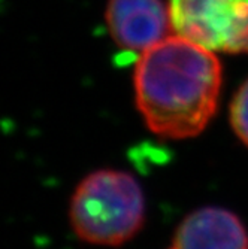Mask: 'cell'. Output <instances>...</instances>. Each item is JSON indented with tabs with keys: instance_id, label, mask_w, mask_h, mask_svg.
<instances>
[{
	"instance_id": "1",
	"label": "cell",
	"mask_w": 248,
	"mask_h": 249,
	"mask_svg": "<svg viewBox=\"0 0 248 249\" xmlns=\"http://www.w3.org/2000/svg\"><path fill=\"white\" fill-rule=\"evenodd\" d=\"M220 88L221 64L214 53L178 35L136 61V105L148 128L162 138L197 136L215 114Z\"/></svg>"
},
{
	"instance_id": "2",
	"label": "cell",
	"mask_w": 248,
	"mask_h": 249,
	"mask_svg": "<svg viewBox=\"0 0 248 249\" xmlns=\"http://www.w3.org/2000/svg\"><path fill=\"white\" fill-rule=\"evenodd\" d=\"M69 219L74 233L87 243L123 245L144 225L142 188L130 173L112 169L96 170L75 188Z\"/></svg>"
},
{
	"instance_id": "3",
	"label": "cell",
	"mask_w": 248,
	"mask_h": 249,
	"mask_svg": "<svg viewBox=\"0 0 248 249\" xmlns=\"http://www.w3.org/2000/svg\"><path fill=\"white\" fill-rule=\"evenodd\" d=\"M171 26L210 51L248 53V0H171Z\"/></svg>"
},
{
	"instance_id": "4",
	"label": "cell",
	"mask_w": 248,
	"mask_h": 249,
	"mask_svg": "<svg viewBox=\"0 0 248 249\" xmlns=\"http://www.w3.org/2000/svg\"><path fill=\"white\" fill-rule=\"evenodd\" d=\"M105 18L112 39L129 51L144 53L172 27L162 0H109Z\"/></svg>"
},
{
	"instance_id": "5",
	"label": "cell",
	"mask_w": 248,
	"mask_h": 249,
	"mask_svg": "<svg viewBox=\"0 0 248 249\" xmlns=\"http://www.w3.org/2000/svg\"><path fill=\"white\" fill-rule=\"evenodd\" d=\"M171 249H248V234L235 213L202 208L179 224Z\"/></svg>"
},
{
	"instance_id": "6",
	"label": "cell",
	"mask_w": 248,
	"mask_h": 249,
	"mask_svg": "<svg viewBox=\"0 0 248 249\" xmlns=\"http://www.w3.org/2000/svg\"><path fill=\"white\" fill-rule=\"evenodd\" d=\"M230 123L236 136L248 146V81L239 88L232 102Z\"/></svg>"
}]
</instances>
